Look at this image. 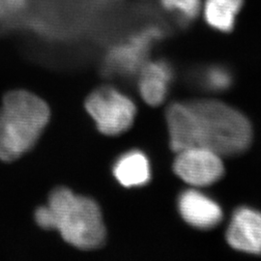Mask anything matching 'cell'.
<instances>
[{
    "label": "cell",
    "mask_w": 261,
    "mask_h": 261,
    "mask_svg": "<svg viewBox=\"0 0 261 261\" xmlns=\"http://www.w3.org/2000/svg\"><path fill=\"white\" fill-rule=\"evenodd\" d=\"M86 110L98 129L108 136H116L128 130L136 115V107L130 99L111 87H103L91 94L86 101Z\"/></svg>",
    "instance_id": "4"
},
{
    "label": "cell",
    "mask_w": 261,
    "mask_h": 261,
    "mask_svg": "<svg viewBox=\"0 0 261 261\" xmlns=\"http://www.w3.org/2000/svg\"><path fill=\"white\" fill-rule=\"evenodd\" d=\"M170 145L175 152L197 147L193 112L189 103H175L167 112Z\"/></svg>",
    "instance_id": "8"
},
{
    "label": "cell",
    "mask_w": 261,
    "mask_h": 261,
    "mask_svg": "<svg viewBox=\"0 0 261 261\" xmlns=\"http://www.w3.org/2000/svg\"><path fill=\"white\" fill-rule=\"evenodd\" d=\"M49 119L47 103L25 90L5 95L0 109V159L12 162L31 149Z\"/></svg>",
    "instance_id": "1"
},
{
    "label": "cell",
    "mask_w": 261,
    "mask_h": 261,
    "mask_svg": "<svg viewBox=\"0 0 261 261\" xmlns=\"http://www.w3.org/2000/svg\"><path fill=\"white\" fill-rule=\"evenodd\" d=\"M47 206L54 216V229L66 242L83 250H93L103 244V218L93 200L61 188L50 195Z\"/></svg>",
    "instance_id": "3"
},
{
    "label": "cell",
    "mask_w": 261,
    "mask_h": 261,
    "mask_svg": "<svg viewBox=\"0 0 261 261\" xmlns=\"http://www.w3.org/2000/svg\"><path fill=\"white\" fill-rule=\"evenodd\" d=\"M113 172L123 186H142L149 181V162L142 153L130 152L116 163Z\"/></svg>",
    "instance_id": "11"
},
{
    "label": "cell",
    "mask_w": 261,
    "mask_h": 261,
    "mask_svg": "<svg viewBox=\"0 0 261 261\" xmlns=\"http://www.w3.org/2000/svg\"><path fill=\"white\" fill-rule=\"evenodd\" d=\"M174 171L194 187L210 186L224 175L222 157L205 147H192L178 152Z\"/></svg>",
    "instance_id": "5"
},
{
    "label": "cell",
    "mask_w": 261,
    "mask_h": 261,
    "mask_svg": "<svg viewBox=\"0 0 261 261\" xmlns=\"http://www.w3.org/2000/svg\"><path fill=\"white\" fill-rule=\"evenodd\" d=\"M179 211L187 223L199 229H210L220 224L223 211L220 205L205 195L192 190L182 194Z\"/></svg>",
    "instance_id": "7"
},
{
    "label": "cell",
    "mask_w": 261,
    "mask_h": 261,
    "mask_svg": "<svg viewBox=\"0 0 261 261\" xmlns=\"http://www.w3.org/2000/svg\"><path fill=\"white\" fill-rule=\"evenodd\" d=\"M206 82L211 88L223 90L231 84V77L229 73L224 68L214 67L208 70L206 74Z\"/></svg>",
    "instance_id": "13"
},
{
    "label": "cell",
    "mask_w": 261,
    "mask_h": 261,
    "mask_svg": "<svg viewBox=\"0 0 261 261\" xmlns=\"http://www.w3.org/2000/svg\"><path fill=\"white\" fill-rule=\"evenodd\" d=\"M226 240L237 251L260 254L261 213L246 207L236 210L226 231Z\"/></svg>",
    "instance_id": "6"
},
{
    "label": "cell",
    "mask_w": 261,
    "mask_h": 261,
    "mask_svg": "<svg viewBox=\"0 0 261 261\" xmlns=\"http://www.w3.org/2000/svg\"><path fill=\"white\" fill-rule=\"evenodd\" d=\"M243 0H206L202 14L206 23L220 32H229L242 9Z\"/></svg>",
    "instance_id": "10"
},
{
    "label": "cell",
    "mask_w": 261,
    "mask_h": 261,
    "mask_svg": "<svg viewBox=\"0 0 261 261\" xmlns=\"http://www.w3.org/2000/svg\"><path fill=\"white\" fill-rule=\"evenodd\" d=\"M163 9L183 23L194 21L200 14V0H159Z\"/></svg>",
    "instance_id": "12"
},
{
    "label": "cell",
    "mask_w": 261,
    "mask_h": 261,
    "mask_svg": "<svg viewBox=\"0 0 261 261\" xmlns=\"http://www.w3.org/2000/svg\"><path fill=\"white\" fill-rule=\"evenodd\" d=\"M35 220L37 224L45 228V229H54L55 223H54V216L51 214L50 209L48 206L40 207L35 213Z\"/></svg>",
    "instance_id": "14"
},
{
    "label": "cell",
    "mask_w": 261,
    "mask_h": 261,
    "mask_svg": "<svg viewBox=\"0 0 261 261\" xmlns=\"http://www.w3.org/2000/svg\"><path fill=\"white\" fill-rule=\"evenodd\" d=\"M171 79V69L164 61L151 62L145 66L140 82V94L143 100L150 106H159L163 103Z\"/></svg>",
    "instance_id": "9"
},
{
    "label": "cell",
    "mask_w": 261,
    "mask_h": 261,
    "mask_svg": "<svg viewBox=\"0 0 261 261\" xmlns=\"http://www.w3.org/2000/svg\"><path fill=\"white\" fill-rule=\"evenodd\" d=\"M189 106L194 115L197 147L223 157L240 154L250 146L252 126L241 112L215 100H198Z\"/></svg>",
    "instance_id": "2"
}]
</instances>
